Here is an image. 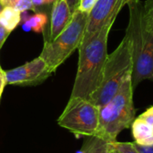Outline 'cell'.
I'll return each mask as SVG.
<instances>
[{"label":"cell","instance_id":"obj_19","mask_svg":"<svg viewBox=\"0 0 153 153\" xmlns=\"http://www.w3.org/2000/svg\"><path fill=\"white\" fill-rule=\"evenodd\" d=\"M132 143L139 153H153V145L143 146V145L137 144L136 143Z\"/></svg>","mask_w":153,"mask_h":153},{"label":"cell","instance_id":"obj_16","mask_svg":"<svg viewBox=\"0 0 153 153\" xmlns=\"http://www.w3.org/2000/svg\"><path fill=\"white\" fill-rule=\"evenodd\" d=\"M144 11L147 27L149 30H151L153 27V0H149L145 3Z\"/></svg>","mask_w":153,"mask_h":153},{"label":"cell","instance_id":"obj_21","mask_svg":"<svg viewBox=\"0 0 153 153\" xmlns=\"http://www.w3.org/2000/svg\"><path fill=\"white\" fill-rule=\"evenodd\" d=\"M6 85V79H5V73L4 70H3L1 65H0V100L2 98V94L4 91V89Z\"/></svg>","mask_w":153,"mask_h":153},{"label":"cell","instance_id":"obj_22","mask_svg":"<svg viewBox=\"0 0 153 153\" xmlns=\"http://www.w3.org/2000/svg\"><path fill=\"white\" fill-rule=\"evenodd\" d=\"M56 0H31L36 11H37V7H40L42 5H47L49 4H53Z\"/></svg>","mask_w":153,"mask_h":153},{"label":"cell","instance_id":"obj_2","mask_svg":"<svg viewBox=\"0 0 153 153\" xmlns=\"http://www.w3.org/2000/svg\"><path fill=\"white\" fill-rule=\"evenodd\" d=\"M127 5L129 23L126 34L131 44V82L134 91L143 81H153V32L147 27L144 4L140 0H131Z\"/></svg>","mask_w":153,"mask_h":153},{"label":"cell","instance_id":"obj_23","mask_svg":"<svg viewBox=\"0 0 153 153\" xmlns=\"http://www.w3.org/2000/svg\"><path fill=\"white\" fill-rule=\"evenodd\" d=\"M3 9H4V6L2 5V4H1V2H0V13H1V12H2Z\"/></svg>","mask_w":153,"mask_h":153},{"label":"cell","instance_id":"obj_27","mask_svg":"<svg viewBox=\"0 0 153 153\" xmlns=\"http://www.w3.org/2000/svg\"><path fill=\"white\" fill-rule=\"evenodd\" d=\"M130 1H131V0H130ZM130 1H129V2H130ZM129 2H128V3H129Z\"/></svg>","mask_w":153,"mask_h":153},{"label":"cell","instance_id":"obj_17","mask_svg":"<svg viewBox=\"0 0 153 153\" xmlns=\"http://www.w3.org/2000/svg\"><path fill=\"white\" fill-rule=\"evenodd\" d=\"M98 0H79L78 9L82 12L90 13Z\"/></svg>","mask_w":153,"mask_h":153},{"label":"cell","instance_id":"obj_8","mask_svg":"<svg viewBox=\"0 0 153 153\" xmlns=\"http://www.w3.org/2000/svg\"><path fill=\"white\" fill-rule=\"evenodd\" d=\"M4 73L6 84L18 86L39 85L53 74L39 56L21 66L4 71Z\"/></svg>","mask_w":153,"mask_h":153},{"label":"cell","instance_id":"obj_7","mask_svg":"<svg viewBox=\"0 0 153 153\" xmlns=\"http://www.w3.org/2000/svg\"><path fill=\"white\" fill-rule=\"evenodd\" d=\"M130 0H98L89 13L88 22L82 43L87 42L107 23L115 22L121 9Z\"/></svg>","mask_w":153,"mask_h":153},{"label":"cell","instance_id":"obj_15","mask_svg":"<svg viewBox=\"0 0 153 153\" xmlns=\"http://www.w3.org/2000/svg\"><path fill=\"white\" fill-rule=\"evenodd\" d=\"M112 146L117 153H139L132 143H112Z\"/></svg>","mask_w":153,"mask_h":153},{"label":"cell","instance_id":"obj_11","mask_svg":"<svg viewBox=\"0 0 153 153\" xmlns=\"http://www.w3.org/2000/svg\"><path fill=\"white\" fill-rule=\"evenodd\" d=\"M26 12L22 13L21 22H22L23 30L26 31L31 30L37 33L42 32L48 22L47 14L43 12H35L33 14H27Z\"/></svg>","mask_w":153,"mask_h":153},{"label":"cell","instance_id":"obj_14","mask_svg":"<svg viewBox=\"0 0 153 153\" xmlns=\"http://www.w3.org/2000/svg\"><path fill=\"white\" fill-rule=\"evenodd\" d=\"M2 5L4 7H12L20 12H26V11H36L31 0H0Z\"/></svg>","mask_w":153,"mask_h":153},{"label":"cell","instance_id":"obj_18","mask_svg":"<svg viewBox=\"0 0 153 153\" xmlns=\"http://www.w3.org/2000/svg\"><path fill=\"white\" fill-rule=\"evenodd\" d=\"M139 117L143 119L144 121H146L153 128V111L152 109H150V108L146 109L142 115L139 116Z\"/></svg>","mask_w":153,"mask_h":153},{"label":"cell","instance_id":"obj_25","mask_svg":"<svg viewBox=\"0 0 153 153\" xmlns=\"http://www.w3.org/2000/svg\"><path fill=\"white\" fill-rule=\"evenodd\" d=\"M150 108V109H152V110L153 111V106H152V107H151V108Z\"/></svg>","mask_w":153,"mask_h":153},{"label":"cell","instance_id":"obj_12","mask_svg":"<svg viewBox=\"0 0 153 153\" xmlns=\"http://www.w3.org/2000/svg\"><path fill=\"white\" fill-rule=\"evenodd\" d=\"M112 143L99 136L93 135L86 137L82 148L77 153H112Z\"/></svg>","mask_w":153,"mask_h":153},{"label":"cell","instance_id":"obj_6","mask_svg":"<svg viewBox=\"0 0 153 153\" xmlns=\"http://www.w3.org/2000/svg\"><path fill=\"white\" fill-rule=\"evenodd\" d=\"M99 117L100 108L90 100L70 97L57 124L76 136H93L98 131Z\"/></svg>","mask_w":153,"mask_h":153},{"label":"cell","instance_id":"obj_10","mask_svg":"<svg viewBox=\"0 0 153 153\" xmlns=\"http://www.w3.org/2000/svg\"><path fill=\"white\" fill-rule=\"evenodd\" d=\"M131 128L134 143L143 146L153 145V128L146 121L138 117L134 120Z\"/></svg>","mask_w":153,"mask_h":153},{"label":"cell","instance_id":"obj_20","mask_svg":"<svg viewBox=\"0 0 153 153\" xmlns=\"http://www.w3.org/2000/svg\"><path fill=\"white\" fill-rule=\"evenodd\" d=\"M10 33H11V32H10L9 30H7L4 26H2V25L0 24V50H1V48H2L4 43L5 42V40H6L7 38L9 37Z\"/></svg>","mask_w":153,"mask_h":153},{"label":"cell","instance_id":"obj_13","mask_svg":"<svg viewBox=\"0 0 153 153\" xmlns=\"http://www.w3.org/2000/svg\"><path fill=\"white\" fill-rule=\"evenodd\" d=\"M22 12L12 7H4L0 13V24L12 32L21 22Z\"/></svg>","mask_w":153,"mask_h":153},{"label":"cell","instance_id":"obj_3","mask_svg":"<svg viewBox=\"0 0 153 153\" xmlns=\"http://www.w3.org/2000/svg\"><path fill=\"white\" fill-rule=\"evenodd\" d=\"M134 90L131 75L122 84L117 94L104 106L100 108L99 127L96 136L112 143L117 142L118 134L130 128L134 117Z\"/></svg>","mask_w":153,"mask_h":153},{"label":"cell","instance_id":"obj_1","mask_svg":"<svg viewBox=\"0 0 153 153\" xmlns=\"http://www.w3.org/2000/svg\"><path fill=\"white\" fill-rule=\"evenodd\" d=\"M114 22L107 23L97 34L79 47L78 69L71 98L88 100L99 88L108 57V38Z\"/></svg>","mask_w":153,"mask_h":153},{"label":"cell","instance_id":"obj_26","mask_svg":"<svg viewBox=\"0 0 153 153\" xmlns=\"http://www.w3.org/2000/svg\"><path fill=\"white\" fill-rule=\"evenodd\" d=\"M151 30V31H152V32H153V27L152 28V29H151V30Z\"/></svg>","mask_w":153,"mask_h":153},{"label":"cell","instance_id":"obj_5","mask_svg":"<svg viewBox=\"0 0 153 153\" xmlns=\"http://www.w3.org/2000/svg\"><path fill=\"white\" fill-rule=\"evenodd\" d=\"M89 13L77 9L70 23L53 40H44L40 55L48 69L54 73L82 44Z\"/></svg>","mask_w":153,"mask_h":153},{"label":"cell","instance_id":"obj_4","mask_svg":"<svg viewBox=\"0 0 153 153\" xmlns=\"http://www.w3.org/2000/svg\"><path fill=\"white\" fill-rule=\"evenodd\" d=\"M132 66L131 44L126 34L119 46L108 55L100 84L88 100L99 108L108 103L119 91L126 79L132 74Z\"/></svg>","mask_w":153,"mask_h":153},{"label":"cell","instance_id":"obj_9","mask_svg":"<svg viewBox=\"0 0 153 153\" xmlns=\"http://www.w3.org/2000/svg\"><path fill=\"white\" fill-rule=\"evenodd\" d=\"M79 0H56L52 4L49 33L46 40L55 39L70 23L78 9Z\"/></svg>","mask_w":153,"mask_h":153},{"label":"cell","instance_id":"obj_24","mask_svg":"<svg viewBox=\"0 0 153 153\" xmlns=\"http://www.w3.org/2000/svg\"><path fill=\"white\" fill-rule=\"evenodd\" d=\"M112 147H113V146H112ZM112 153H117L116 152V151L114 150V148H113V152H112Z\"/></svg>","mask_w":153,"mask_h":153}]
</instances>
